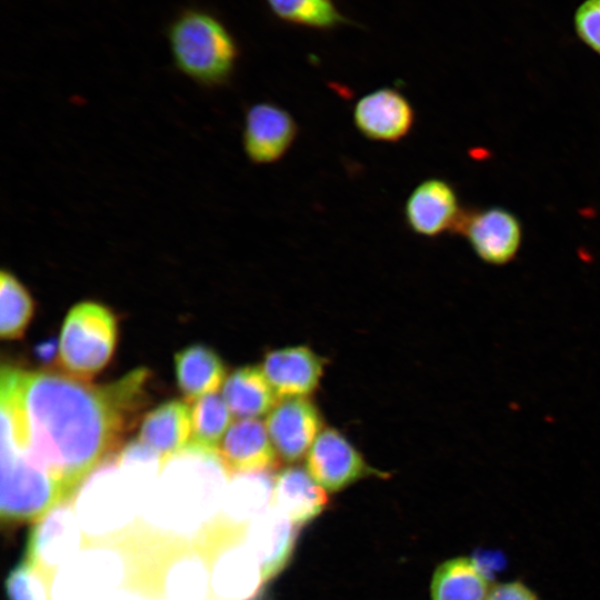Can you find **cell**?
Masks as SVG:
<instances>
[{
  "instance_id": "obj_1",
  "label": "cell",
  "mask_w": 600,
  "mask_h": 600,
  "mask_svg": "<svg viewBox=\"0 0 600 600\" xmlns=\"http://www.w3.org/2000/svg\"><path fill=\"white\" fill-rule=\"evenodd\" d=\"M147 378L146 369H136L93 386L72 376L2 366L1 461L48 476L70 499L117 447Z\"/></svg>"
},
{
  "instance_id": "obj_2",
  "label": "cell",
  "mask_w": 600,
  "mask_h": 600,
  "mask_svg": "<svg viewBox=\"0 0 600 600\" xmlns=\"http://www.w3.org/2000/svg\"><path fill=\"white\" fill-rule=\"evenodd\" d=\"M184 450L189 458L167 462L140 517L160 537L187 541L214 524L230 476L218 454Z\"/></svg>"
},
{
  "instance_id": "obj_3",
  "label": "cell",
  "mask_w": 600,
  "mask_h": 600,
  "mask_svg": "<svg viewBox=\"0 0 600 600\" xmlns=\"http://www.w3.org/2000/svg\"><path fill=\"white\" fill-rule=\"evenodd\" d=\"M166 37L176 69L197 86L212 90L231 82L240 47L216 13L186 7L168 23Z\"/></svg>"
},
{
  "instance_id": "obj_4",
  "label": "cell",
  "mask_w": 600,
  "mask_h": 600,
  "mask_svg": "<svg viewBox=\"0 0 600 600\" xmlns=\"http://www.w3.org/2000/svg\"><path fill=\"white\" fill-rule=\"evenodd\" d=\"M117 342V322L103 304L82 301L67 313L59 339V360L72 377L88 380L111 359Z\"/></svg>"
},
{
  "instance_id": "obj_5",
  "label": "cell",
  "mask_w": 600,
  "mask_h": 600,
  "mask_svg": "<svg viewBox=\"0 0 600 600\" xmlns=\"http://www.w3.org/2000/svg\"><path fill=\"white\" fill-rule=\"evenodd\" d=\"M117 467L96 470L74 493L73 508L82 531L97 543L107 544L122 538L140 516Z\"/></svg>"
},
{
  "instance_id": "obj_6",
  "label": "cell",
  "mask_w": 600,
  "mask_h": 600,
  "mask_svg": "<svg viewBox=\"0 0 600 600\" xmlns=\"http://www.w3.org/2000/svg\"><path fill=\"white\" fill-rule=\"evenodd\" d=\"M124 556L107 544L82 549L49 583L50 600H110L127 581Z\"/></svg>"
},
{
  "instance_id": "obj_7",
  "label": "cell",
  "mask_w": 600,
  "mask_h": 600,
  "mask_svg": "<svg viewBox=\"0 0 600 600\" xmlns=\"http://www.w3.org/2000/svg\"><path fill=\"white\" fill-rule=\"evenodd\" d=\"M83 531L73 506L62 501L36 520L28 534L26 560L49 581L81 550Z\"/></svg>"
},
{
  "instance_id": "obj_8",
  "label": "cell",
  "mask_w": 600,
  "mask_h": 600,
  "mask_svg": "<svg viewBox=\"0 0 600 600\" xmlns=\"http://www.w3.org/2000/svg\"><path fill=\"white\" fill-rule=\"evenodd\" d=\"M453 233L463 237L476 256L492 266L511 262L523 240L520 219L500 206L464 209Z\"/></svg>"
},
{
  "instance_id": "obj_9",
  "label": "cell",
  "mask_w": 600,
  "mask_h": 600,
  "mask_svg": "<svg viewBox=\"0 0 600 600\" xmlns=\"http://www.w3.org/2000/svg\"><path fill=\"white\" fill-rule=\"evenodd\" d=\"M208 562L214 600H251L264 582L261 567L242 540L243 532L219 528Z\"/></svg>"
},
{
  "instance_id": "obj_10",
  "label": "cell",
  "mask_w": 600,
  "mask_h": 600,
  "mask_svg": "<svg viewBox=\"0 0 600 600\" xmlns=\"http://www.w3.org/2000/svg\"><path fill=\"white\" fill-rule=\"evenodd\" d=\"M299 126L293 116L280 104L260 101L244 111L242 148L256 166L281 161L294 144Z\"/></svg>"
},
{
  "instance_id": "obj_11",
  "label": "cell",
  "mask_w": 600,
  "mask_h": 600,
  "mask_svg": "<svg viewBox=\"0 0 600 600\" xmlns=\"http://www.w3.org/2000/svg\"><path fill=\"white\" fill-rule=\"evenodd\" d=\"M352 118L356 129L366 139L397 143L411 133L416 123V111L400 90L381 87L356 102Z\"/></svg>"
},
{
  "instance_id": "obj_12",
  "label": "cell",
  "mask_w": 600,
  "mask_h": 600,
  "mask_svg": "<svg viewBox=\"0 0 600 600\" xmlns=\"http://www.w3.org/2000/svg\"><path fill=\"white\" fill-rule=\"evenodd\" d=\"M463 210L453 184L432 177L410 192L403 206V219L413 233L432 239L453 233Z\"/></svg>"
},
{
  "instance_id": "obj_13",
  "label": "cell",
  "mask_w": 600,
  "mask_h": 600,
  "mask_svg": "<svg viewBox=\"0 0 600 600\" xmlns=\"http://www.w3.org/2000/svg\"><path fill=\"white\" fill-rule=\"evenodd\" d=\"M306 466L309 474L332 492L376 473L349 440L332 428L319 433L307 453Z\"/></svg>"
},
{
  "instance_id": "obj_14",
  "label": "cell",
  "mask_w": 600,
  "mask_h": 600,
  "mask_svg": "<svg viewBox=\"0 0 600 600\" xmlns=\"http://www.w3.org/2000/svg\"><path fill=\"white\" fill-rule=\"evenodd\" d=\"M321 427L318 408L306 397L284 399L266 420L272 444L287 462L299 461L309 451Z\"/></svg>"
},
{
  "instance_id": "obj_15",
  "label": "cell",
  "mask_w": 600,
  "mask_h": 600,
  "mask_svg": "<svg viewBox=\"0 0 600 600\" xmlns=\"http://www.w3.org/2000/svg\"><path fill=\"white\" fill-rule=\"evenodd\" d=\"M296 526L271 504L244 528L242 540L258 560L264 582L278 576L291 559L297 540Z\"/></svg>"
},
{
  "instance_id": "obj_16",
  "label": "cell",
  "mask_w": 600,
  "mask_h": 600,
  "mask_svg": "<svg viewBox=\"0 0 600 600\" xmlns=\"http://www.w3.org/2000/svg\"><path fill=\"white\" fill-rule=\"evenodd\" d=\"M218 457L229 476L269 472L278 463L268 430L258 419H240L231 424Z\"/></svg>"
},
{
  "instance_id": "obj_17",
  "label": "cell",
  "mask_w": 600,
  "mask_h": 600,
  "mask_svg": "<svg viewBox=\"0 0 600 600\" xmlns=\"http://www.w3.org/2000/svg\"><path fill=\"white\" fill-rule=\"evenodd\" d=\"M324 361L306 346L288 347L266 354L262 371L279 398L306 397L313 392Z\"/></svg>"
},
{
  "instance_id": "obj_18",
  "label": "cell",
  "mask_w": 600,
  "mask_h": 600,
  "mask_svg": "<svg viewBox=\"0 0 600 600\" xmlns=\"http://www.w3.org/2000/svg\"><path fill=\"white\" fill-rule=\"evenodd\" d=\"M273 483L269 472L234 474L227 486L217 526L243 532L251 520L272 504Z\"/></svg>"
},
{
  "instance_id": "obj_19",
  "label": "cell",
  "mask_w": 600,
  "mask_h": 600,
  "mask_svg": "<svg viewBox=\"0 0 600 600\" xmlns=\"http://www.w3.org/2000/svg\"><path fill=\"white\" fill-rule=\"evenodd\" d=\"M160 600H211L207 556L196 549H181L160 568Z\"/></svg>"
},
{
  "instance_id": "obj_20",
  "label": "cell",
  "mask_w": 600,
  "mask_h": 600,
  "mask_svg": "<svg viewBox=\"0 0 600 600\" xmlns=\"http://www.w3.org/2000/svg\"><path fill=\"white\" fill-rule=\"evenodd\" d=\"M191 429V409L188 403L171 400L146 414L137 439L168 462L188 447Z\"/></svg>"
},
{
  "instance_id": "obj_21",
  "label": "cell",
  "mask_w": 600,
  "mask_h": 600,
  "mask_svg": "<svg viewBox=\"0 0 600 600\" xmlns=\"http://www.w3.org/2000/svg\"><path fill=\"white\" fill-rule=\"evenodd\" d=\"M272 504L294 524L301 526L324 510L328 497L308 471L290 467L280 471L274 479Z\"/></svg>"
},
{
  "instance_id": "obj_22",
  "label": "cell",
  "mask_w": 600,
  "mask_h": 600,
  "mask_svg": "<svg viewBox=\"0 0 600 600\" xmlns=\"http://www.w3.org/2000/svg\"><path fill=\"white\" fill-rule=\"evenodd\" d=\"M173 362L178 387L187 401L217 392L226 377L222 360L204 344L182 349L174 354Z\"/></svg>"
},
{
  "instance_id": "obj_23",
  "label": "cell",
  "mask_w": 600,
  "mask_h": 600,
  "mask_svg": "<svg viewBox=\"0 0 600 600\" xmlns=\"http://www.w3.org/2000/svg\"><path fill=\"white\" fill-rule=\"evenodd\" d=\"M492 584L476 558L457 557L439 564L432 576V600H486Z\"/></svg>"
},
{
  "instance_id": "obj_24",
  "label": "cell",
  "mask_w": 600,
  "mask_h": 600,
  "mask_svg": "<svg viewBox=\"0 0 600 600\" xmlns=\"http://www.w3.org/2000/svg\"><path fill=\"white\" fill-rule=\"evenodd\" d=\"M222 398L240 419H257L269 413L278 396L261 368L247 366L234 370L224 381Z\"/></svg>"
},
{
  "instance_id": "obj_25",
  "label": "cell",
  "mask_w": 600,
  "mask_h": 600,
  "mask_svg": "<svg viewBox=\"0 0 600 600\" xmlns=\"http://www.w3.org/2000/svg\"><path fill=\"white\" fill-rule=\"evenodd\" d=\"M271 14L279 21L313 29L333 30L342 26H353L333 0H264Z\"/></svg>"
},
{
  "instance_id": "obj_26",
  "label": "cell",
  "mask_w": 600,
  "mask_h": 600,
  "mask_svg": "<svg viewBox=\"0 0 600 600\" xmlns=\"http://www.w3.org/2000/svg\"><path fill=\"white\" fill-rule=\"evenodd\" d=\"M231 422V411L217 392L203 396L191 408V437L188 449L218 454Z\"/></svg>"
},
{
  "instance_id": "obj_27",
  "label": "cell",
  "mask_w": 600,
  "mask_h": 600,
  "mask_svg": "<svg viewBox=\"0 0 600 600\" xmlns=\"http://www.w3.org/2000/svg\"><path fill=\"white\" fill-rule=\"evenodd\" d=\"M34 310L33 299L10 270L0 272V334L2 339L20 338Z\"/></svg>"
},
{
  "instance_id": "obj_28",
  "label": "cell",
  "mask_w": 600,
  "mask_h": 600,
  "mask_svg": "<svg viewBox=\"0 0 600 600\" xmlns=\"http://www.w3.org/2000/svg\"><path fill=\"white\" fill-rule=\"evenodd\" d=\"M4 587L9 600H50L49 581L26 559L9 572Z\"/></svg>"
},
{
  "instance_id": "obj_29",
  "label": "cell",
  "mask_w": 600,
  "mask_h": 600,
  "mask_svg": "<svg viewBox=\"0 0 600 600\" xmlns=\"http://www.w3.org/2000/svg\"><path fill=\"white\" fill-rule=\"evenodd\" d=\"M573 26L578 38L600 56V0H584L576 10Z\"/></svg>"
},
{
  "instance_id": "obj_30",
  "label": "cell",
  "mask_w": 600,
  "mask_h": 600,
  "mask_svg": "<svg viewBox=\"0 0 600 600\" xmlns=\"http://www.w3.org/2000/svg\"><path fill=\"white\" fill-rule=\"evenodd\" d=\"M486 600H540L526 583L513 580L492 584Z\"/></svg>"
},
{
  "instance_id": "obj_31",
  "label": "cell",
  "mask_w": 600,
  "mask_h": 600,
  "mask_svg": "<svg viewBox=\"0 0 600 600\" xmlns=\"http://www.w3.org/2000/svg\"><path fill=\"white\" fill-rule=\"evenodd\" d=\"M57 350H59V343L54 339H50L36 347V354L39 360L48 362L54 358Z\"/></svg>"
},
{
  "instance_id": "obj_32",
  "label": "cell",
  "mask_w": 600,
  "mask_h": 600,
  "mask_svg": "<svg viewBox=\"0 0 600 600\" xmlns=\"http://www.w3.org/2000/svg\"><path fill=\"white\" fill-rule=\"evenodd\" d=\"M110 600H148L142 593L121 589L117 594H114Z\"/></svg>"
}]
</instances>
